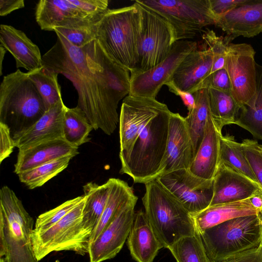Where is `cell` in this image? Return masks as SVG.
Here are the masks:
<instances>
[{"label": "cell", "instance_id": "e575fe53", "mask_svg": "<svg viewBox=\"0 0 262 262\" xmlns=\"http://www.w3.org/2000/svg\"><path fill=\"white\" fill-rule=\"evenodd\" d=\"M28 73L40 94L47 110L62 99L58 74L50 72L43 67Z\"/></svg>", "mask_w": 262, "mask_h": 262}, {"label": "cell", "instance_id": "d590c367", "mask_svg": "<svg viewBox=\"0 0 262 262\" xmlns=\"http://www.w3.org/2000/svg\"><path fill=\"white\" fill-rule=\"evenodd\" d=\"M84 198V194L77 196L41 214L36 219L33 232L40 233L48 230L60 221Z\"/></svg>", "mask_w": 262, "mask_h": 262}, {"label": "cell", "instance_id": "c3c4849f", "mask_svg": "<svg viewBox=\"0 0 262 262\" xmlns=\"http://www.w3.org/2000/svg\"><path fill=\"white\" fill-rule=\"evenodd\" d=\"M257 215H258L259 220H260L261 229V232H262V213H258Z\"/></svg>", "mask_w": 262, "mask_h": 262}, {"label": "cell", "instance_id": "277c9868", "mask_svg": "<svg viewBox=\"0 0 262 262\" xmlns=\"http://www.w3.org/2000/svg\"><path fill=\"white\" fill-rule=\"evenodd\" d=\"M47 111L28 73L19 70L3 77L0 85V122L13 138L34 125Z\"/></svg>", "mask_w": 262, "mask_h": 262}, {"label": "cell", "instance_id": "cb8c5ba5", "mask_svg": "<svg viewBox=\"0 0 262 262\" xmlns=\"http://www.w3.org/2000/svg\"><path fill=\"white\" fill-rule=\"evenodd\" d=\"M127 241L130 254L137 262H153L163 248L142 210L135 212Z\"/></svg>", "mask_w": 262, "mask_h": 262}, {"label": "cell", "instance_id": "9c48e42d", "mask_svg": "<svg viewBox=\"0 0 262 262\" xmlns=\"http://www.w3.org/2000/svg\"><path fill=\"white\" fill-rule=\"evenodd\" d=\"M85 198L57 223L40 233L32 232L33 251L39 261L52 252L72 251L88 254L90 238L81 224Z\"/></svg>", "mask_w": 262, "mask_h": 262}, {"label": "cell", "instance_id": "5bb4252c", "mask_svg": "<svg viewBox=\"0 0 262 262\" xmlns=\"http://www.w3.org/2000/svg\"><path fill=\"white\" fill-rule=\"evenodd\" d=\"M255 51L248 43H230L225 68L232 85V95L242 107L254 96L256 88Z\"/></svg>", "mask_w": 262, "mask_h": 262}, {"label": "cell", "instance_id": "b9f144b4", "mask_svg": "<svg viewBox=\"0 0 262 262\" xmlns=\"http://www.w3.org/2000/svg\"><path fill=\"white\" fill-rule=\"evenodd\" d=\"M15 147L9 127L0 122V163L9 157Z\"/></svg>", "mask_w": 262, "mask_h": 262}, {"label": "cell", "instance_id": "7bdbcfd3", "mask_svg": "<svg viewBox=\"0 0 262 262\" xmlns=\"http://www.w3.org/2000/svg\"><path fill=\"white\" fill-rule=\"evenodd\" d=\"M246 0H209L211 10L216 21L220 16L227 13Z\"/></svg>", "mask_w": 262, "mask_h": 262}, {"label": "cell", "instance_id": "5b68a950", "mask_svg": "<svg viewBox=\"0 0 262 262\" xmlns=\"http://www.w3.org/2000/svg\"><path fill=\"white\" fill-rule=\"evenodd\" d=\"M145 186L144 212L163 248L168 249L180 239L196 233L190 213L157 179Z\"/></svg>", "mask_w": 262, "mask_h": 262}, {"label": "cell", "instance_id": "ee69618b", "mask_svg": "<svg viewBox=\"0 0 262 262\" xmlns=\"http://www.w3.org/2000/svg\"><path fill=\"white\" fill-rule=\"evenodd\" d=\"M165 85L170 92L181 98L184 104L187 106L188 112L194 108L195 106V99L192 94L180 90L171 80L168 81Z\"/></svg>", "mask_w": 262, "mask_h": 262}, {"label": "cell", "instance_id": "60d3db41", "mask_svg": "<svg viewBox=\"0 0 262 262\" xmlns=\"http://www.w3.org/2000/svg\"><path fill=\"white\" fill-rule=\"evenodd\" d=\"M219 262H262V237L258 245L228 256Z\"/></svg>", "mask_w": 262, "mask_h": 262}, {"label": "cell", "instance_id": "ac0fdd59", "mask_svg": "<svg viewBox=\"0 0 262 262\" xmlns=\"http://www.w3.org/2000/svg\"><path fill=\"white\" fill-rule=\"evenodd\" d=\"M260 190L258 183L220 161L213 178L210 205L248 199Z\"/></svg>", "mask_w": 262, "mask_h": 262}, {"label": "cell", "instance_id": "d6986e66", "mask_svg": "<svg viewBox=\"0 0 262 262\" xmlns=\"http://www.w3.org/2000/svg\"><path fill=\"white\" fill-rule=\"evenodd\" d=\"M67 107L62 99L51 106L31 127L13 138L15 147L22 149L38 143L63 138V121Z\"/></svg>", "mask_w": 262, "mask_h": 262}, {"label": "cell", "instance_id": "8992f818", "mask_svg": "<svg viewBox=\"0 0 262 262\" xmlns=\"http://www.w3.org/2000/svg\"><path fill=\"white\" fill-rule=\"evenodd\" d=\"M34 220L7 186L0 190V262H38L32 247Z\"/></svg>", "mask_w": 262, "mask_h": 262}, {"label": "cell", "instance_id": "6da1fadb", "mask_svg": "<svg viewBox=\"0 0 262 262\" xmlns=\"http://www.w3.org/2000/svg\"><path fill=\"white\" fill-rule=\"evenodd\" d=\"M55 44L42 56L43 67L69 79L77 106L95 130L112 135L119 123L118 104L130 92L129 71L113 60L96 39L82 48L56 33Z\"/></svg>", "mask_w": 262, "mask_h": 262}, {"label": "cell", "instance_id": "30bf717a", "mask_svg": "<svg viewBox=\"0 0 262 262\" xmlns=\"http://www.w3.org/2000/svg\"><path fill=\"white\" fill-rule=\"evenodd\" d=\"M107 0H40L36 21L44 31L73 28L98 21L108 9Z\"/></svg>", "mask_w": 262, "mask_h": 262}, {"label": "cell", "instance_id": "603a6c76", "mask_svg": "<svg viewBox=\"0 0 262 262\" xmlns=\"http://www.w3.org/2000/svg\"><path fill=\"white\" fill-rule=\"evenodd\" d=\"M222 135L211 115L207 122L202 141L188 169L193 174L204 179H213L220 162Z\"/></svg>", "mask_w": 262, "mask_h": 262}, {"label": "cell", "instance_id": "7c38bea8", "mask_svg": "<svg viewBox=\"0 0 262 262\" xmlns=\"http://www.w3.org/2000/svg\"><path fill=\"white\" fill-rule=\"evenodd\" d=\"M156 179L190 214L199 212L211 204L213 196V179L199 177L188 169L162 174Z\"/></svg>", "mask_w": 262, "mask_h": 262}, {"label": "cell", "instance_id": "ab89813d", "mask_svg": "<svg viewBox=\"0 0 262 262\" xmlns=\"http://www.w3.org/2000/svg\"><path fill=\"white\" fill-rule=\"evenodd\" d=\"M209 88L232 93L231 81L225 68L220 69L210 74L204 80L201 89Z\"/></svg>", "mask_w": 262, "mask_h": 262}, {"label": "cell", "instance_id": "7a4b0ae2", "mask_svg": "<svg viewBox=\"0 0 262 262\" xmlns=\"http://www.w3.org/2000/svg\"><path fill=\"white\" fill-rule=\"evenodd\" d=\"M171 111L155 98L128 95L119 116L120 172L136 183L156 179L164 157Z\"/></svg>", "mask_w": 262, "mask_h": 262}, {"label": "cell", "instance_id": "9a60e30c", "mask_svg": "<svg viewBox=\"0 0 262 262\" xmlns=\"http://www.w3.org/2000/svg\"><path fill=\"white\" fill-rule=\"evenodd\" d=\"M137 201L136 196L127 202L90 244V262H103L114 258L120 251L130 230Z\"/></svg>", "mask_w": 262, "mask_h": 262}, {"label": "cell", "instance_id": "f6af8a7d", "mask_svg": "<svg viewBox=\"0 0 262 262\" xmlns=\"http://www.w3.org/2000/svg\"><path fill=\"white\" fill-rule=\"evenodd\" d=\"M24 7V0H0V15L5 16Z\"/></svg>", "mask_w": 262, "mask_h": 262}, {"label": "cell", "instance_id": "74e56055", "mask_svg": "<svg viewBox=\"0 0 262 262\" xmlns=\"http://www.w3.org/2000/svg\"><path fill=\"white\" fill-rule=\"evenodd\" d=\"M205 47L209 48L213 55V65L211 74L225 68V60L229 44L223 36H217L213 30H207L203 35Z\"/></svg>", "mask_w": 262, "mask_h": 262}, {"label": "cell", "instance_id": "d4e9b609", "mask_svg": "<svg viewBox=\"0 0 262 262\" xmlns=\"http://www.w3.org/2000/svg\"><path fill=\"white\" fill-rule=\"evenodd\" d=\"M257 214V210L248 199L210 205L199 212L190 215L196 232L201 234L205 230L228 220Z\"/></svg>", "mask_w": 262, "mask_h": 262}, {"label": "cell", "instance_id": "f1b7e54d", "mask_svg": "<svg viewBox=\"0 0 262 262\" xmlns=\"http://www.w3.org/2000/svg\"><path fill=\"white\" fill-rule=\"evenodd\" d=\"M207 89L211 115L216 127L222 132L224 126L235 124L241 106L231 93Z\"/></svg>", "mask_w": 262, "mask_h": 262}, {"label": "cell", "instance_id": "f35d334b", "mask_svg": "<svg viewBox=\"0 0 262 262\" xmlns=\"http://www.w3.org/2000/svg\"><path fill=\"white\" fill-rule=\"evenodd\" d=\"M241 146L256 181L262 188V145L256 140L246 139L243 140Z\"/></svg>", "mask_w": 262, "mask_h": 262}, {"label": "cell", "instance_id": "52a82bcc", "mask_svg": "<svg viewBox=\"0 0 262 262\" xmlns=\"http://www.w3.org/2000/svg\"><path fill=\"white\" fill-rule=\"evenodd\" d=\"M207 253L212 262L258 245L261 229L257 214L232 219L200 234Z\"/></svg>", "mask_w": 262, "mask_h": 262}, {"label": "cell", "instance_id": "bcb514c9", "mask_svg": "<svg viewBox=\"0 0 262 262\" xmlns=\"http://www.w3.org/2000/svg\"><path fill=\"white\" fill-rule=\"evenodd\" d=\"M249 200L253 206L257 210L258 213H262V190L257 191L249 198Z\"/></svg>", "mask_w": 262, "mask_h": 262}, {"label": "cell", "instance_id": "836d02e7", "mask_svg": "<svg viewBox=\"0 0 262 262\" xmlns=\"http://www.w3.org/2000/svg\"><path fill=\"white\" fill-rule=\"evenodd\" d=\"M168 249L177 262H212L207 253L200 234L197 232L180 239Z\"/></svg>", "mask_w": 262, "mask_h": 262}, {"label": "cell", "instance_id": "83f0119b", "mask_svg": "<svg viewBox=\"0 0 262 262\" xmlns=\"http://www.w3.org/2000/svg\"><path fill=\"white\" fill-rule=\"evenodd\" d=\"M256 88L252 98L240 110L235 124L262 140V66L256 63Z\"/></svg>", "mask_w": 262, "mask_h": 262}, {"label": "cell", "instance_id": "2e32d148", "mask_svg": "<svg viewBox=\"0 0 262 262\" xmlns=\"http://www.w3.org/2000/svg\"><path fill=\"white\" fill-rule=\"evenodd\" d=\"M191 136L185 117L171 112L167 145L159 175L189 169L195 156Z\"/></svg>", "mask_w": 262, "mask_h": 262}, {"label": "cell", "instance_id": "4fadbf2b", "mask_svg": "<svg viewBox=\"0 0 262 262\" xmlns=\"http://www.w3.org/2000/svg\"><path fill=\"white\" fill-rule=\"evenodd\" d=\"M196 49L195 41H176L169 55L157 66L145 72L130 73L129 94L155 99L162 86L171 79L183 59Z\"/></svg>", "mask_w": 262, "mask_h": 262}, {"label": "cell", "instance_id": "ba28073f", "mask_svg": "<svg viewBox=\"0 0 262 262\" xmlns=\"http://www.w3.org/2000/svg\"><path fill=\"white\" fill-rule=\"evenodd\" d=\"M159 14L171 26L176 41L193 37L208 25H215L209 0H137Z\"/></svg>", "mask_w": 262, "mask_h": 262}, {"label": "cell", "instance_id": "7dc6e473", "mask_svg": "<svg viewBox=\"0 0 262 262\" xmlns=\"http://www.w3.org/2000/svg\"><path fill=\"white\" fill-rule=\"evenodd\" d=\"M6 51H7L3 47L0 46V75H2V63Z\"/></svg>", "mask_w": 262, "mask_h": 262}, {"label": "cell", "instance_id": "484cf974", "mask_svg": "<svg viewBox=\"0 0 262 262\" xmlns=\"http://www.w3.org/2000/svg\"><path fill=\"white\" fill-rule=\"evenodd\" d=\"M110 186L108 180L102 185L89 182L83 186L85 201L81 224L84 232L90 239L104 211L109 194Z\"/></svg>", "mask_w": 262, "mask_h": 262}, {"label": "cell", "instance_id": "1f68e13d", "mask_svg": "<svg viewBox=\"0 0 262 262\" xmlns=\"http://www.w3.org/2000/svg\"><path fill=\"white\" fill-rule=\"evenodd\" d=\"M73 157H60L20 172L17 174L19 181L30 189L41 187L65 169Z\"/></svg>", "mask_w": 262, "mask_h": 262}, {"label": "cell", "instance_id": "e0dca14e", "mask_svg": "<svg viewBox=\"0 0 262 262\" xmlns=\"http://www.w3.org/2000/svg\"><path fill=\"white\" fill-rule=\"evenodd\" d=\"M216 26L226 33L228 44L240 36L250 38L262 32V0H246L216 19Z\"/></svg>", "mask_w": 262, "mask_h": 262}, {"label": "cell", "instance_id": "d6a6232c", "mask_svg": "<svg viewBox=\"0 0 262 262\" xmlns=\"http://www.w3.org/2000/svg\"><path fill=\"white\" fill-rule=\"evenodd\" d=\"M220 161L257 183L243 151L241 143L237 142L234 136L229 134L221 136Z\"/></svg>", "mask_w": 262, "mask_h": 262}, {"label": "cell", "instance_id": "ffe728a7", "mask_svg": "<svg viewBox=\"0 0 262 262\" xmlns=\"http://www.w3.org/2000/svg\"><path fill=\"white\" fill-rule=\"evenodd\" d=\"M213 55L210 50L196 49L190 52L174 72L171 80L180 90L193 94L200 90L204 80L210 74Z\"/></svg>", "mask_w": 262, "mask_h": 262}, {"label": "cell", "instance_id": "f546056e", "mask_svg": "<svg viewBox=\"0 0 262 262\" xmlns=\"http://www.w3.org/2000/svg\"><path fill=\"white\" fill-rule=\"evenodd\" d=\"M195 106L185 117L191 136L195 153L203 138L205 128L211 115L207 89H202L193 94Z\"/></svg>", "mask_w": 262, "mask_h": 262}, {"label": "cell", "instance_id": "7402d4cb", "mask_svg": "<svg viewBox=\"0 0 262 262\" xmlns=\"http://www.w3.org/2000/svg\"><path fill=\"white\" fill-rule=\"evenodd\" d=\"M78 153V147L72 145L63 138L43 141L19 150L14 172L18 174L60 157H74Z\"/></svg>", "mask_w": 262, "mask_h": 262}, {"label": "cell", "instance_id": "8d00e7d4", "mask_svg": "<svg viewBox=\"0 0 262 262\" xmlns=\"http://www.w3.org/2000/svg\"><path fill=\"white\" fill-rule=\"evenodd\" d=\"M98 21L73 28H57L54 31L63 36L74 46L82 48L96 39V24Z\"/></svg>", "mask_w": 262, "mask_h": 262}, {"label": "cell", "instance_id": "44dd1931", "mask_svg": "<svg viewBox=\"0 0 262 262\" xmlns=\"http://www.w3.org/2000/svg\"><path fill=\"white\" fill-rule=\"evenodd\" d=\"M0 46L13 56L17 68H23L30 72L43 67L38 47L21 30L10 25H1Z\"/></svg>", "mask_w": 262, "mask_h": 262}, {"label": "cell", "instance_id": "8fae6325", "mask_svg": "<svg viewBox=\"0 0 262 262\" xmlns=\"http://www.w3.org/2000/svg\"><path fill=\"white\" fill-rule=\"evenodd\" d=\"M138 5L141 13L139 59L131 73L145 72L157 66L169 55L177 41L171 26L164 17Z\"/></svg>", "mask_w": 262, "mask_h": 262}, {"label": "cell", "instance_id": "3957f363", "mask_svg": "<svg viewBox=\"0 0 262 262\" xmlns=\"http://www.w3.org/2000/svg\"><path fill=\"white\" fill-rule=\"evenodd\" d=\"M141 27L138 3L108 9L96 24V38L110 57L130 73L136 69Z\"/></svg>", "mask_w": 262, "mask_h": 262}, {"label": "cell", "instance_id": "4dcf8cb0", "mask_svg": "<svg viewBox=\"0 0 262 262\" xmlns=\"http://www.w3.org/2000/svg\"><path fill=\"white\" fill-rule=\"evenodd\" d=\"M93 127L84 113L78 106L67 107L63 121V138L70 144L79 147L89 142Z\"/></svg>", "mask_w": 262, "mask_h": 262}, {"label": "cell", "instance_id": "4316f807", "mask_svg": "<svg viewBox=\"0 0 262 262\" xmlns=\"http://www.w3.org/2000/svg\"><path fill=\"white\" fill-rule=\"evenodd\" d=\"M108 180L110 186L108 199L100 221L91 237L90 244L96 239L119 210L136 196L133 188L126 182L116 178H110Z\"/></svg>", "mask_w": 262, "mask_h": 262}]
</instances>
